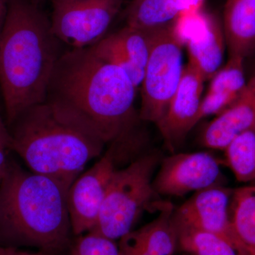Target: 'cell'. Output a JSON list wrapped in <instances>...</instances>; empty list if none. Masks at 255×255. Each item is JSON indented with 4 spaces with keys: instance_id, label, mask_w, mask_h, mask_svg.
<instances>
[{
    "instance_id": "6da1fadb",
    "label": "cell",
    "mask_w": 255,
    "mask_h": 255,
    "mask_svg": "<svg viewBox=\"0 0 255 255\" xmlns=\"http://www.w3.org/2000/svg\"><path fill=\"white\" fill-rule=\"evenodd\" d=\"M136 90L122 69L101 58L92 47L73 48L57 62L46 102L110 145L141 121L134 106Z\"/></svg>"
},
{
    "instance_id": "7a4b0ae2",
    "label": "cell",
    "mask_w": 255,
    "mask_h": 255,
    "mask_svg": "<svg viewBox=\"0 0 255 255\" xmlns=\"http://www.w3.org/2000/svg\"><path fill=\"white\" fill-rule=\"evenodd\" d=\"M50 20L28 0H9L0 33V87L6 122L12 125L30 107L46 102L62 53Z\"/></svg>"
},
{
    "instance_id": "3957f363",
    "label": "cell",
    "mask_w": 255,
    "mask_h": 255,
    "mask_svg": "<svg viewBox=\"0 0 255 255\" xmlns=\"http://www.w3.org/2000/svg\"><path fill=\"white\" fill-rule=\"evenodd\" d=\"M70 184L10 162L0 182V245L58 255L71 246Z\"/></svg>"
},
{
    "instance_id": "277c9868",
    "label": "cell",
    "mask_w": 255,
    "mask_h": 255,
    "mask_svg": "<svg viewBox=\"0 0 255 255\" xmlns=\"http://www.w3.org/2000/svg\"><path fill=\"white\" fill-rule=\"evenodd\" d=\"M12 125L11 149L29 170L70 185L106 145L95 132L46 102L30 107Z\"/></svg>"
},
{
    "instance_id": "5b68a950",
    "label": "cell",
    "mask_w": 255,
    "mask_h": 255,
    "mask_svg": "<svg viewBox=\"0 0 255 255\" xmlns=\"http://www.w3.org/2000/svg\"><path fill=\"white\" fill-rule=\"evenodd\" d=\"M158 152H147L122 168L116 169L95 227L92 232L117 241L132 231L145 210H156L158 201L152 187L159 164Z\"/></svg>"
},
{
    "instance_id": "8992f818",
    "label": "cell",
    "mask_w": 255,
    "mask_h": 255,
    "mask_svg": "<svg viewBox=\"0 0 255 255\" xmlns=\"http://www.w3.org/2000/svg\"><path fill=\"white\" fill-rule=\"evenodd\" d=\"M173 22L151 30L150 55L140 85L139 117L140 120L155 125L164 117L184 72V44L174 31Z\"/></svg>"
},
{
    "instance_id": "52a82bcc",
    "label": "cell",
    "mask_w": 255,
    "mask_h": 255,
    "mask_svg": "<svg viewBox=\"0 0 255 255\" xmlns=\"http://www.w3.org/2000/svg\"><path fill=\"white\" fill-rule=\"evenodd\" d=\"M123 0H52L50 25L60 42L87 48L106 36Z\"/></svg>"
},
{
    "instance_id": "ba28073f",
    "label": "cell",
    "mask_w": 255,
    "mask_h": 255,
    "mask_svg": "<svg viewBox=\"0 0 255 255\" xmlns=\"http://www.w3.org/2000/svg\"><path fill=\"white\" fill-rule=\"evenodd\" d=\"M122 162L118 148L112 142L100 159L69 189V214L73 234L77 237L95 227L111 179Z\"/></svg>"
},
{
    "instance_id": "9c48e42d",
    "label": "cell",
    "mask_w": 255,
    "mask_h": 255,
    "mask_svg": "<svg viewBox=\"0 0 255 255\" xmlns=\"http://www.w3.org/2000/svg\"><path fill=\"white\" fill-rule=\"evenodd\" d=\"M218 161L205 152L173 154L162 159L152 187L158 195L182 196L220 185Z\"/></svg>"
},
{
    "instance_id": "30bf717a",
    "label": "cell",
    "mask_w": 255,
    "mask_h": 255,
    "mask_svg": "<svg viewBox=\"0 0 255 255\" xmlns=\"http://www.w3.org/2000/svg\"><path fill=\"white\" fill-rule=\"evenodd\" d=\"M204 82L201 74L188 63L164 117L156 125L171 152L176 150L191 129L199 123L198 114Z\"/></svg>"
},
{
    "instance_id": "8fae6325",
    "label": "cell",
    "mask_w": 255,
    "mask_h": 255,
    "mask_svg": "<svg viewBox=\"0 0 255 255\" xmlns=\"http://www.w3.org/2000/svg\"><path fill=\"white\" fill-rule=\"evenodd\" d=\"M233 191L234 189L219 185L197 191L174 210V215L191 226L225 238L243 255L230 219Z\"/></svg>"
},
{
    "instance_id": "7c38bea8",
    "label": "cell",
    "mask_w": 255,
    "mask_h": 255,
    "mask_svg": "<svg viewBox=\"0 0 255 255\" xmlns=\"http://www.w3.org/2000/svg\"><path fill=\"white\" fill-rule=\"evenodd\" d=\"M157 210L159 214L155 220L119 240L120 255H174L178 244L173 206L160 202Z\"/></svg>"
},
{
    "instance_id": "4fadbf2b",
    "label": "cell",
    "mask_w": 255,
    "mask_h": 255,
    "mask_svg": "<svg viewBox=\"0 0 255 255\" xmlns=\"http://www.w3.org/2000/svg\"><path fill=\"white\" fill-rule=\"evenodd\" d=\"M189 62L210 80L222 67L226 45L223 23L214 14L204 11L201 21L186 43Z\"/></svg>"
},
{
    "instance_id": "5bb4252c",
    "label": "cell",
    "mask_w": 255,
    "mask_h": 255,
    "mask_svg": "<svg viewBox=\"0 0 255 255\" xmlns=\"http://www.w3.org/2000/svg\"><path fill=\"white\" fill-rule=\"evenodd\" d=\"M97 51L131 73L141 75L148 60L151 32L127 26L94 45Z\"/></svg>"
},
{
    "instance_id": "9a60e30c",
    "label": "cell",
    "mask_w": 255,
    "mask_h": 255,
    "mask_svg": "<svg viewBox=\"0 0 255 255\" xmlns=\"http://www.w3.org/2000/svg\"><path fill=\"white\" fill-rule=\"evenodd\" d=\"M223 30L229 55L246 59L255 52V0H226Z\"/></svg>"
},
{
    "instance_id": "2e32d148",
    "label": "cell",
    "mask_w": 255,
    "mask_h": 255,
    "mask_svg": "<svg viewBox=\"0 0 255 255\" xmlns=\"http://www.w3.org/2000/svg\"><path fill=\"white\" fill-rule=\"evenodd\" d=\"M205 0H132L128 26L151 31L173 22L181 14L202 9Z\"/></svg>"
},
{
    "instance_id": "e0dca14e",
    "label": "cell",
    "mask_w": 255,
    "mask_h": 255,
    "mask_svg": "<svg viewBox=\"0 0 255 255\" xmlns=\"http://www.w3.org/2000/svg\"><path fill=\"white\" fill-rule=\"evenodd\" d=\"M230 219L242 254L255 255V186L234 189Z\"/></svg>"
},
{
    "instance_id": "ac0fdd59",
    "label": "cell",
    "mask_w": 255,
    "mask_h": 255,
    "mask_svg": "<svg viewBox=\"0 0 255 255\" xmlns=\"http://www.w3.org/2000/svg\"><path fill=\"white\" fill-rule=\"evenodd\" d=\"M178 248L190 255H242L227 240L196 228L174 215Z\"/></svg>"
},
{
    "instance_id": "d6986e66",
    "label": "cell",
    "mask_w": 255,
    "mask_h": 255,
    "mask_svg": "<svg viewBox=\"0 0 255 255\" xmlns=\"http://www.w3.org/2000/svg\"><path fill=\"white\" fill-rule=\"evenodd\" d=\"M224 151L228 166L238 182L255 181V128L238 135Z\"/></svg>"
},
{
    "instance_id": "ffe728a7",
    "label": "cell",
    "mask_w": 255,
    "mask_h": 255,
    "mask_svg": "<svg viewBox=\"0 0 255 255\" xmlns=\"http://www.w3.org/2000/svg\"><path fill=\"white\" fill-rule=\"evenodd\" d=\"M244 60V58L238 55H229L226 65L221 67L211 79L207 92L239 96L247 83Z\"/></svg>"
},
{
    "instance_id": "44dd1931",
    "label": "cell",
    "mask_w": 255,
    "mask_h": 255,
    "mask_svg": "<svg viewBox=\"0 0 255 255\" xmlns=\"http://www.w3.org/2000/svg\"><path fill=\"white\" fill-rule=\"evenodd\" d=\"M70 255H120V251L115 241L90 231L78 236Z\"/></svg>"
},
{
    "instance_id": "7402d4cb",
    "label": "cell",
    "mask_w": 255,
    "mask_h": 255,
    "mask_svg": "<svg viewBox=\"0 0 255 255\" xmlns=\"http://www.w3.org/2000/svg\"><path fill=\"white\" fill-rule=\"evenodd\" d=\"M238 97V95L234 94L207 92L205 97L201 100L198 114V122L209 116L214 114L219 115L222 113L223 111L234 103Z\"/></svg>"
},
{
    "instance_id": "603a6c76",
    "label": "cell",
    "mask_w": 255,
    "mask_h": 255,
    "mask_svg": "<svg viewBox=\"0 0 255 255\" xmlns=\"http://www.w3.org/2000/svg\"><path fill=\"white\" fill-rule=\"evenodd\" d=\"M11 137L6 125L0 116V147L1 148L11 149Z\"/></svg>"
},
{
    "instance_id": "cb8c5ba5",
    "label": "cell",
    "mask_w": 255,
    "mask_h": 255,
    "mask_svg": "<svg viewBox=\"0 0 255 255\" xmlns=\"http://www.w3.org/2000/svg\"><path fill=\"white\" fill-rule=\"evenodd\" d=\"M39 251L36 253L20 251L16 248L1 246L0 245V255H38Z\"/></svg>"
},
{
    "instance_id": "d4e9b609",
    "label": "cell",
    "mask_w": 255,
    "mask_h": 255,
    "mask_svg": "<svg viewBox=\"0 0 255 255\" xmlns=\"http://www.w3.org/2000/svg\"><path fill=\"white\" fill-rule=\"evenodd\" d=\"M9 164V160L6 155V149L0 147V182H1L6 174Z\"/></svg>"
},
{
    "instance_id": "484cf974",
    "label": "cell",
    "mask_w": 255,
    "mask_h": 255,
    "mask_svg": "<svg viewBox=\"0 0 255 255\" xmlns=\"http://www.w3.org/2000/svg\"><path fill=\"white\" fill-rule=\"evenodd\" d=\"M8 1L9 0H0V33L4 24L6 10H7Z\"/></svg>"
},
{
    "instance_id": "4316f807",
    "label": "cell",
    "mask_w": 255,
    "mask_h": 255,
    "mask_svg": "<svg viewBox=\"0 0 255 255\" xmlns=\"http://www.w3.org/2000/svg\"><path fill=\"white\" fill-rule=\"evenodd\" d=\"M38 255H53L48 254V253H43V252L39 251V254Z\"/></svg>"
}]
</instances>
